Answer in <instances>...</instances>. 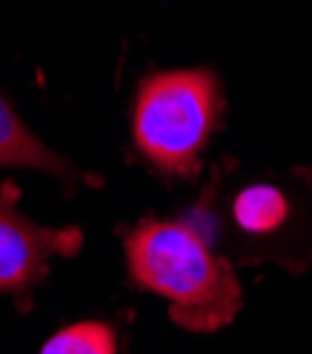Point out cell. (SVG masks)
<instances>
[{
  "label": "cell",
  "mask_w": 312,
  "mask_h": 354,
  "mask_svg": "<svg viewBox=\"0 0 312 354\" xmlns=\"http://www.w3.org/2000/svg\"><path fill=\"white\" fill-rule=\"evenodd\" d=\"M0 166H17V169H37L48 171L65 183H73L79 171L51 152L34 132L23 124V118L15 113V107L0 93Z\"/></svg>",
  "instance_id": "5b68a950"
},
{
  "label": "cell",
  "mask_w": 312,
  "mask_h": 354,
  "mask_svg": "<svg viewBox=\"0 0 312 354\" xmlns=\"http://www.w3.org/2000/svg\"><path fill=\"white\" fill-rule=\"evenodd\" d=\"M200 205V203H197ZM194 225L231 264L273 261L290 273L312 264V174H261L228 183L217 169Z\"/></svg>",
  "instance_id": "6da1fadb"
},
{
  "label": "cell",
  "mask_w": 312,
  "mask_h": 354,
  "mask_svg": "<svg viewBox=\"0 0 312 354\" xmlns=\"http://www.w3.org/2000/svg\"><path fill=\"white\" fill-rule=\"evenodd\" d=\"M82 248L76 228H46L17 208V192H0V292H28L46 279L54 256H73Z\"/></svg>",
  "instance_id": "277c9868"
},
{
  "label": "cell",
  "mask_w": 312,
  "mask_h": 354,
  "mask_svg": "<svg viewBox=\"0 0 312 354\" xmlns=\"http://www.w3.org/2000/svg\"><path fill=\"white\" fill-rule=\"evenodd\" d=\"M39 354H116V335L107 324L82 321L59 329Z\"/></svg>",
  "instance_id": "8992f818"
},
{
  "label": "cell",
  "mask_w": 312,
  "mask_h": 354,
  "mask_svg": "<svg viewBox=\"0 0 312 354\" xmlns=\"http://www.w3.org/2000/svg\"><path fill=\"white\" fill-rule=\"evenodd\" d=\"M222 87L214 71H163L141 82L132 104V144L158 171L194 177L222 124Z\"/></svg>",
  "instance_id": "3957f363"
},
{
  "label": "cell",
  "mask_w": 312,
  "mask_h": 354,
  "mask_svg": "<svg viewBox=\"0 0 312 354\" xmlns=\"http://www.w3.org/2000/svg\"><path fill=\"white\" fill-rule=\"evenodd\" d=\"M129 279L169 304L172 321L192 332H217L242 309L231 261L181 219H147L124 239Z\"/></svg>",
  "instance_id": "7a4b0ae2"
}]
</instances>
